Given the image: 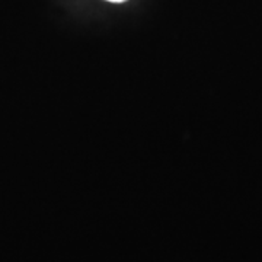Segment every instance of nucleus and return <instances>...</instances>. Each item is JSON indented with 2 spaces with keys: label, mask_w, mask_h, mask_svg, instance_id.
<instances>
[{
  "label": "nucleus",
  "mask_w": 262,
  "mask_h": 262,
  "mask_svg": "<svg viewBox=\"0 0 262 262\" xmlns=\"http://www.w3.org/2000/svg\"><path fill=\"white\" fill-rule=\"evenodd\" d=\"M106 2H111V3H122L125 0H106Z\"/></svg>",
  "instance_id": "f257e3e1"
}]
</instances>
